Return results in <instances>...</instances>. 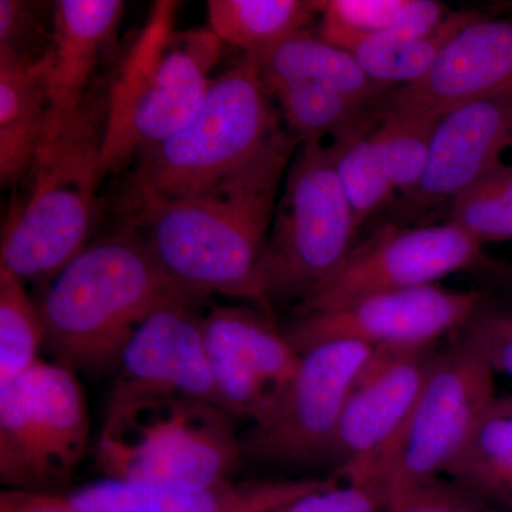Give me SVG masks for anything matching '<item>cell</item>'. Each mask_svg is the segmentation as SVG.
I'll return each mask as SVG.
<instances>
[{"label":"cell","instance_id":"obj_1","mask_svg":"<svg viewBox=\"0 0 512 512\" xmlns=\"http://www.w3.org/2000/svg\"><path fill=\"white\" fill-rule=\"evenodd\" d=\"M286 133L254 163L184 197L128 200L136 229L165 274L188 295L229 296L272 316L262 284V258L285 174L296 148Z\"/></svg>","mask_w":512,"mask_h":512},{"label":"cell","instance_id":"obj_2","mask_svg":"<svg viewBox=\"0 0 512 512\" xmlns=\"http://www.w3.org/2000/svg\"><path fill=\"white\" fill-rule=\"evenodd\" d=\"M180 301L198 299L175 284L136 229L126 227L86 245L50 279L37 305L55 362L101 373L116 369L151 313Z\"/></svg>","mask_w":512,"mask_h":512},{"label":"cell","instance_id":"obj_3","mask_svg":"<svg viewBox=\"0 0 512 512\" xmlns=\"http://www.w3.org/2000/svg\"><path fill=\"white\" fill-rule=\"evenodd\" d=\"M106 111L107 94H89L76 110H50L22 195L2 229L0 268L23 282L50 281L86 247L103 180Z\"/></svg>","mask_w":512,"mask_h":512},{"label":"cell","instance_id":"obj_4","mask_svg":"<svg viewBox=\"0 0 512 512\" xmlns=\"http://www.w3.org/2000/svg\"><path fill=\"white\" fill-rule=\"evenodd\" d=\"M175 2H156L107 90L103 178L173 137L210 90L222 42L211 29L174 30Z\"/></svg>","mask_w":512,"mask_h":512},{"label":"cell","instance_id":"obj_5","mask_svg":"<svg viewBox=\"0 0 512 512\" xmlns=\"http://www.w3.org/2000/svg\"><path fill=\"white\" fill-rule=\"evenodd\" d=\"M288 133L252 57L212 79L198 113L138 158L128 200L194 194L237 174Z\"/></svg>","mask_w":512,"mask_h":512},{"label":"cell","instance_id":"obj_6","mask_svg":"<svg viewBox=\"0 0 512 512\" xmlns=\"http://www.w3.org/2000/svg\"><path fill=\"white\" fill-rule=\"evenodd\" d=\"M242 456L235 416L184 397H153L107 410L96 448L104 478L151 485L235 480Z\"/></svg>","mask_w":512,"mask_h":512},{"label":"cell","instance_id":"obj_7","mask_svg":"<svg viewBox=\"0 0 512 512\" xmlns=\"http://www.w3.org/2000/svg\"><path fill=\"white\" fill-rule=\"evenodd\" d=\"M357 229L328 143L301 144L286 171L262 258L269 306L301 305L328 284L356 247Z\"/></svg>","mask_w":512,"mask_h":512},{"label":"cell","instance_id":"obj_8","mask_svg":"<svg viewBox=\"0 0 512 512\" xmlns=\"http://www.w3.org/2000/svg\"><path fill=\"white\" fill-rule=\"evenodd\" d=\"M89 431L74 370L39 360L0 386V481L6 490L66 495Z\"/></svg>","mask_w":512,"mask_h":512},{"label":"cell","instance_id":"obj_9","mask_svg":"<svg viewBox=\"0 0 512 512\" xmlns=\"http://www.w3.org/2000/svg\"><path fill=\"white\" fill-rule=\"evenodd\" d=\"M494 376L483 357L456 339L434 357L419 399L396 439L375 463L342 481H376L390 497L447 473L497 402Z\"/></svg>","mask_w":512,"mask_h":512},{"label":"cell","instance_id":"obj_10","mask_svg":"<svg viewBox=\"0 0 512 512\" xmlns=\"http://www.w3.org/2000/svg\"><path fill=\"white\" fill-rule=\"evenodd\" d=\"M490 265L483 245L454 222L430 227L386 224L356 244L336 275L298 305V311H335L377 293L437 285L447 276Z\"/></svg>","mask_w":512,"mask_h":512},{"label":"cell","instance_id":"obj_11","mask_svg":"<svg viewBox=\"0 0 512 512\" xmlns=\"http://www.w3.org/2000/svg\"><path fill=\"white\" fill-rule=\"evenodd\" d=\"M373 353L369 346L350 340L303 350L278 409L242 434L244 456L285 466L328 458L349 394Z\"/></svg>","mask_w":512,"mask_h":512},{"label":"cell","instance_id":"obj_12","mask_svg":"<svg viewBox=\"0 0 512 512\" xmlns=\"http://www.w3.org/2000/svg\"><path fill=\"white\" fill-rule=\"evenodd\" d=\"M485 302L480 291L440 285L377 293L329 312L299 313L284 329L299 353L332 340H350L375 352L430 348L456 333Z\"/></svg>","mask_w":512,"mask_h":512},{"label":"cell","instance_id":"obj_13","mask_svg":"<svg viewBox=\"0 0 512 512\" xmlns=\"http://www.w3.org/2000/svg\"><path fill=\"white\" fill-rule=\"evenodd\" d=\"M204 339L221 407L252 424L268 420L301 365V353L274 316L244 306H215Z\"/></svg>","mask_w":512,"mask_h":512},{"label":"cell","instance_id":"obj_14","mask_svg":"<svg viewBox=\"0 0 512 512\" xmlns=\"http://www.w3.org/2000/svg\"><path fill=\"white\" fill-rule=\"evenodd\" d=\"M197 305L170 303L138 326L114 369L107 410L153 397H184L221 407Z\"/></svg>","mask_w":512,"mask_h":512},{"label":"cell","instance_id":"obj_15","mask_svg":"<svg viewBox=\"0 0 512 512\" xmlns=\"http://www.w3.org/2000/svg\"><path fill=\"white\" fill-rule=\"evenodd\" d=\"M434 346L373 353L348 397L328 460L336 481L362 473L396 439L433 365Z\"/></svg>","mask_w":512,"mask_h":512},{"label":"cell","instance_id":"obj_16","mask_svg":"<svg viewBox=\"0 0 512 512\" xmlns=\"http://www.w3.org/2000/svg\"><path fill=\"white\" fill-rule=\"evenodd\" d=\"M512 148V90L468 101L441 116L419 187L397 201L400 217L414 218L454 197L503 161Z\"/></svg>","mask_w":512,"mask_h":512},{"label":"cell","instance_id":"obj_17","mask_svg":"<svg viewBox=\"0 0 512 512\" xmlns=\"http://www.w3.org/2000/svg\"><path fill=\"white\" fill-rule=\"evenodd\" d=\"M512 90V22L481 16L457 33L419 82L393 90L382 109L441 119L468 101Z\"/></svg>","mask_w":512,"mask_h":512},{"label":"cell","instance_id":"obj_18","mask_svg":"<svg viewBox=\"0 0 512 512\" xmlns=\"http://www.w3.org/2000/svg\"><path fill=\"white\" fill-rule=\"evenodd\" d=\"M329 481L301 478L151 485L104 478L70 491L67 497L84 512H278Z\"/></svg>","mask_w":512,"mask_h":512},{"label":"cell","instance_id":"obj_19","mask_svg":"<svg viewBox=\"0 0 512 512\" xmlns=\"http://www.w3.org/2000/svg\"><path fill=\"white\" fill-rule=\"evenodd\" d=\"M126 3L123 0L55 2L52 42L42 63L53 111L79 109L101 56L116 40Z\"/></svg>","mask_w":512,"mask_h":512},{"label":"cell","instance_id":"obj_20","mask_svg":"<svg viewBox=\"0 0 512 512\" xmlns=\"http://www.w3.org/2000/svg\"><path fill=\"white\" fill-rule=\"evenodd\" d=\"M42 63L0 50V183L19 184L28 173L49 121Z\"/></svg>","mask_w":512,"mask_h":512},{"label":"cell","instance_id":"obj_21","mask_svg":"<svg viewBox=\"0 0 512 512\" xmlns=\"http://www.w3.org/2000/svg\"><path fill=\"white\" fill-rule=\"evenodd\" d=\"M265 83L303 80L330 87L362 106L380 107L393 92L362 69L348 50L303 30L268 55L254 59Z\"/></svg>","mask_w":512,"mask_h":512},{"label":"cell","instance_id":"obj_22","mask_svg":"<svg viewBox=\"0 0 512 512\" xmlns=\"http://www.w3.org/2000/svg\"><path fill=\"white\" fill-rule=\"evenodd\" d=\"M315 5L320 39L348 52L367 37L427 35L453 12L436 0H322Z\"/></svg>","mask_w":512,"mask_h":512},{"label":"cell","instance_id":"obj_23","mask_svg":"<svg viewBox=\"0 0 512 512\" xmlns=\"http://www.w3.org/2000/svg\"><path fill=\"white\" fill-rule=\"evenodd\" d=\"M207 10L218 39L252 59L308 30L319 16L315 2L302 0H210Z\"/></svg>","mask_w":512,"mask_h":512},{"label":"cell","instance_id":"obj_24","mask_svg":"<svg viewBox=\"0 0 512 512\" xmlns=\"http://www.w3.org/2000/svg\"><path fill=\"white\" fill-rule=\"evenodd\" d=\"M481 16L470 10H453L427 35L367 37L349 52L373 80L396 90L423 79L457 33Z\"/></svg>","mask_w":512,"mask_h":512},{"label":"cell","instance_id":"obj_25","mask_svg":"<svg viewBox=\"0 0 512 512\" xmlns=\"http://www.w3.org/2000/svg\"><path fill=\"white\" fill-rule=\"evenodd\" d=\"M379 110L328 141L339 183L359 228L397 202V192L375 137Z\"/></svg>","mask_w":512,"mask_h":512},{"label":"cell","instance_id":"obj_26","mask_svg":"<svg viewBox=\"0 0 512 512\" xmlns=\"http://www.w3.org/2000/svg\"><path fill=\"white\" fill-rule=\"evenodd\" d=\"M265 84L274 97L286 130L299 146L328 143L380 109L362 106L338 90L303 80Z\"/></svg>","mask_w":512,"mask_h":512},{"label":"cell","instance_id":"obj_27","mask_svg":"<svg viewBox=\"0 0 512 512\" xmlns=\"http://www.w3.org/2000/svg\"><path fill=\"white\" fill-rule=\"evenodd\" d=\"M446 474L485 503L512 511V413L494 403Z\"/></svg>","mask_w":512,"mask_h":512},{"label":"cell","instance_id":"obj_28","mask_svg":"<svg viewBox=\"0 0 512 512\" xmlns=\"http://www.w3.org/2000/svg\"><path fill=\"white\" fill-rule=\"evenodd\" d=\"M45 345L39 305L26 292L22 279L0 268V386L35 366Z\"/></svg>","mask_w":512,"mask_h":512},{"label":"cell","instance_id":"obj_29","mask_svg":"<svg viewBox=\"0 0 512 512\" xmlns=\"http://www.w3.org/2000/svg\"><path fill=\"white\" fill-rule=\"evenodd\" d=\"M439 120L380 107L375 137L397 192V201L409 197L423 180Z\"/></svg>","mask_w":512,"mask_h":512},{"label":"cell","instance_id":"obj_30","mask_svg":"<svg viewBox=\"0 0 512 512\" xmlns=\"http://www.w3.org/2000/svg\"><path fill=\"white\" fill-rule=\"evenodd\" d=\"M450 221L481 245L512 241V163L495 164L450 201Z\"/></svg>","mask_w":512,"mask_h":512},{"label":"cell","instance_id":"obj_31","mask_svg":"<svg viewBox=\"0 0 512 512\" xmlns=\"http://www.w3.org/2000/svg\"><path fill=\"white\" fill-rule=\"evenodd\" d=\"M55 3L0 0V50L39 62L52 42Z\"/></svg>","mask_w":512,"mask_h":512},{"label":"cell","instance_id":"obj_32","mask_svg":"<svg viewBox=\"0 0 512 512\" xmlns=\"http://www.w3.org/2000/svg\"><path fill=\"white\" fill-rule=\"evenodd\" d=\"M457 340L483 357L494 373L512 379V311L483 303L457 330Z\"/></svg>","mask_w":512,"mask_h":512},{"label":"cell","instance_id":"obj_33","mask_svg":"<svg viewBox=\"0 0 512 512\" xmlns=\"http://www.w3.org/2000/svg\"><path fill=\"white\" fill-rule=\"evenodd\" d=\"M389 495L376 481H336L303 495L278 512H386Z\"/></svg>","mask_w":512,"mask_h":512},{"label":"cell","instance_id":"obj_34","mask_svg":"<svg viewBox=\"0 0 512 512\" xmlns=\"http://www.w3.org/2000/svg\"><path fill=\"white\" fill-rule=\"evenodd\" d=\"M386 512H493L476 494L454 481L429 478L390 495Z\"/></svg>","mask_w":512,"mask_h":512},{"label":"cell","instance_id":"obj_35","mask_svg":"<svg viewBox=\"0 0 512 512\" xmlns=\"http://www.w3.org/2000/svg\"><path fill=\"white\" fill-rule=\"evenodd\" d=\"M0 512H84L66 495L28 493L3 490L0 493Z\"/></svg>","mask_w":512,"mask_h":512},{"label":"cell","instance_id":"obj_36","mask_svg":"<svg viewBox=\"0 0 512 512\" xmlns=\"http://www.w3.org/2000/svg\"><path fill=\"white\" fill-rule=\"evenodd\" d=\"M495 404H497L500 409L507 410V412L512 413V394H510V396L498 397Z\"/></svg>","mask_w":512,"mask_h":512},{"label":"cell","instance_id":"obj_37","mask_svg":"<svg viewBox=\"0 0 512 512\" xmlns=\"http://www.w3.org/2000/svg\"><path fill=\"white\" fill-rule=\"evenodd\" d=\"M504 282L507 285L508 291L512 293V266L511 268L505 269Z\"/></svg>","mask_w":512,"mask_h":512},{"label":"cell","instance_id":"obj_38","mask_svg":"<svg viewBox=\"0 0 512 512\" xmlns=\"http://www.w3.org/2000/svg\"><path fill=\"white\" fill-rule=\"evenodd\" d=\"M500 8L505 10H511L512 12V2L500 3Z\"/></svg>","mask_w":512,"mask_h":512}]
</instances>
